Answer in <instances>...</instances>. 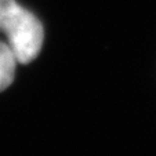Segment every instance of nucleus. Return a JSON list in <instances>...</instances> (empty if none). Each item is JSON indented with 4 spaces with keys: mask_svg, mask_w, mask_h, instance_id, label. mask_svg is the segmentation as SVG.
<instances>
[{
    "mask_svg": "<svg viewBox=\"0 0 156 156\" xmlns=\"http://www.w3.org/2000/svg\"><path fill=\"white\" fill-rule=\"evenodd\" d=\"M0 32L20 64H29L40 53L44 37L40 21L15 0H0Z\"/></svg>",
    "mask_w": 156,
    "mask_h": 156,
    "instance_id": "nucleus-1",
    "label": "nucleus"
},
{
    "mask_svg": "<svg viewBox=\"0 0 156 156\" xmlns=\"http://www.w3.org/2000/svg\"><path fill=\"white\" fill-rule=\"evenodd\" d=\"M17 64V58L10 46L0 41V91L6 90L12 83Z\"/></svg>",
    "mask_w": 156,
    "mask_h": 156,
    "instance_id": "nucleus-2",
    "label": "nucleus"
}]
</instances>
